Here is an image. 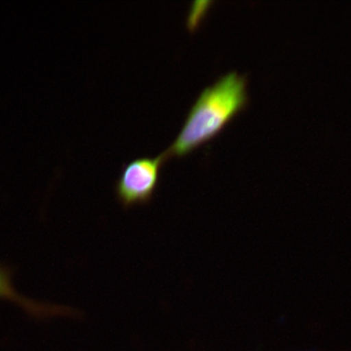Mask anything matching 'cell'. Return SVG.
<instances>
[{
  "mask_svg": "<svg viewBox=\"0 0 351 351\" xmlns=\"http://www.w3.org/2000/svg\"><path fill=\"white\" fill-rule=\"evenodd\" d=\"M0 298L15 302L27 311L28 313L38 317H51L55 315L71 314L72 310L62 306L45 305L29 300L17 292L12 283L11 271L0 265Z\"/></svg>",
  "mask_w": 351,
  "mask_h": 351,
  "instance_id": "obj_3",
  "label": "cell"
},
{
  "mask_svg": "<svg viewBox=\"0 0 351 351\" xmlns=\"http://www.w3.org/2000/svg\"><path fill=\"white\" fill-rule=\"evenodd\" d=\"M247 81L226 74L202 92L189 112L177 138L163 152L165 160L184 157L212 140L247 106Z\"/></svg>",
  "mask_w": 351,
  "mask_h": 351,
  "instance_id": "obj_1",
  "label": "cell"
},
{
  "mask_svg": "<svg viewBox=\"0 0 351 351\" xmlns=\"http://www.w3.org/2000/svg\"><path fill=\"white\" fill-rule=\"evenodd\" d=\"M164 154L138 158L123 167L115 186L118 203L125 209L150 204L159 186Z\"/></svg>",
  "mask_w": 351,
  "mask_h": 351,
  "instance_id": "obj_2",
  "label": "cell"
}]
</instances>
